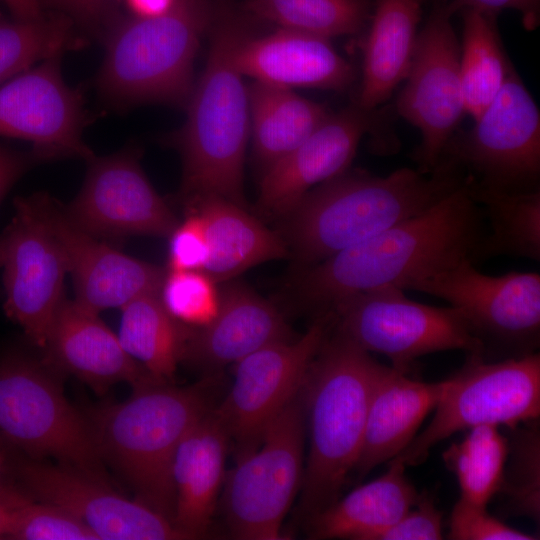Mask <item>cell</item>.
<instances>
[{"label":"cell","instance_id":"1","mask_svg":"<svg viewBox=\"0 0 540 540\" xmlns=\"http://www.w3.org/2000/svg\"><path fill=\"white\" fill-rule=\"evenodd\" d=\"M484 220L467 176L461 187L421 214L303 267L296 296L319 314L359 293L388 286L407 290L411 283L465 258L473 261L486 234Z\"/></svg>","mask_w":540,"mask_h":540},{"label":"cell","instance_id":"2","mask_svg":"<svg viewBox=\"0 0 540 540\" xmlns=\"http://www.w3.org/2000/svg\"><path fill=\"white\" fill-rule=\"evenodd\" d=\"M466 179L449 157L428 174L401 168L380 177L348 169L310 190L282 218L279 235L299 263L311 266L421 214Z\"/></svg>","mask_w":540,"mask_h":540},{"label":"cell","instance_id":"3","mask_svg":"<svg viewBox=\"0 0 540 540\" xmlns=\"http://www.w3.org/2000/svg\"><path fill=\"white\" fill-rule=\"evenodd\" d=\"M245 34L229 15L214 26L206 64L185 105L186 120L166 140L182 158L184 204L212 196L246 207L243 174L250 136L248 90L233 58Z\"/></svg>","mask_w":540,"mask_h":540},{"label":"cell","instance_id":"4","mask_svg":"<svg viewBox=\"0 0 540 540\" xmlns=\"http://www.w3.org/2000/svg\"><path fill=\"white\" fill-rule=\"evenodd\" d=\"M382 366L336 328L316 354L302 388L310 440L300 489L305 520L334 503L353 472Z\"/></svg>","mask_w":540,"mask_h":540},{"label":"cell","instance_id":"5","mask_svg":"<svg viewBox=\"0 0 540 540\" xmlns=\"http://www.w3.org/2000/svg\"><path fill=\"white\" fill-rule=\"evenodd\" d=\"M213 385V376L183 387L154 383L87 416L103 461L123 475L136 500L171 521L174 456L191 427L214 408Z\"/></svg>","mask_w":540,"mask_h":540},{"label":"cell","instance_id":"6","mask_svg":"<svg viewBox=\"0 0 540 540\" xmlns=\"http://www.w3.org/2000/svg\"><path fill=\"white\" fill-rule=\"evenodd\" d=\"M211 20L209 0H175L161 15L121 21L106 39L99 92L121 106H185L195 83L196 54Z\"/></svg>","mask_w":540,"mask_h":540},{"label":"cell","instance_id":"7","mask_svg":"<svg viewBox=\"0 0 540 540\" xmlns=\"http://www.w3.org/2000/svg\"><path fill=\"white\" fill-rule=\"evenodd\" d=\"M51 368L25 352L0 355V440L32 459L107 480L90 421L65 398Z\"/></svg>","mask_w":540,"mask_h":540},{"label":"cell","instance_id":"8","mask_svg":"<svg viewBox=\"0 0 540 540\" xmlns=\"http://www.w3.org/2000/svg\"><path fill=\"white\" fill-rule=\"evenodd\" d=\"M306 416L300 393L264 431L259 444L236 456L226 471L220 502L230 535L283 539L282 524L304 475Z\"/></svg>","mask_w":540,"mask_h":540},{"label":"cell","instance_id":"9","mask_svg":"<svg viewBox=\"0 0 540 540\" xmlns=\"http://www.w3.org/2000/svg\"><path fill=\"white\" fill-rule=\"evenodd\" d=\"M445 380L433 419L393 460L416 466L456 432L480 425L508 429L539 418V353L496 362L468 355L465 365Z\"/></svg>","mask_w":540,"mask_h":540},{"label":"cell","instance_id":"10","mask_svg":"<svg viewBox=\"0 0 540 540\" xmlns=\"http://www.w3.org/2000/svg\"><path fill=\"white\" fill-rule=\"evenodd\" d=\"M329 310L337 330L407 374L417 358L430 353L462 350L483 358L480 342L458 310L419 303L398 287L349 296Z\"/></svg>","mask_w":540,"mask_h":540},{"label":"cell","instance_id":"11","mask_svg":"<svg viewBox=\"0 0 540 540\" xmlns=\"http://www.w3.org/2000/svg\"><path fill=\"white\" fill-rule=\"evenodd\" d=\"M419 291L447 301L460 312L480 342L483 359L489 352L506 358L535 353L540 339V275L480 272L465 258L433 275L411 283Z\"/></svg>","mask_w":540,"mask_h":540},{"label":"cell","instance_id":"12","mask_svg":"<svg viewBox=\"0 0 540 540\" xmlns=\"http://www.w3.org/2000/svg\"><path fill=\"white\" fill-rule=\"evenodd\" d=\"M331 325L332 312L319 313L302 336L265 346L234 364L232 385L214 412L235 455L255 448L270 423L300 393Z\"/></svg>","mask_w":540,"mask_h":540},{"label":"cell","instance_id":"13","mask_svg":"<svg viewBox=\"0 0 540 540\" xmlns=\"http://www.w3.org/2000/svg\"><path fill=\"white\" fill-rule=\"evenodd\" d=\"M447 0H434L418 33L398 113L421 133L414 159L424 174L439 164L465 113L460 77V46Z\"/></svg>","mask_w":540,"mask_h":540},{"label":"cell","instance_id":"14","mask_svg":"<svg viewBox=\"0 0 540 540\" xmlns=\"http://www.w3.org/2000/svg\"><path fill=\"white\" fill-rule=\"evenodd\" d=\"M460 140L451 139L443 156L455 160L484 185L539 188L540 113L518 75L510 72L503 87Z\"/></svg>","mask_w":540,"mask_h":540},{"label":"cell","instance_id":"15","mask_svg":"<svg viewBox=\"0 0 540 540\" xmlns=\"http://www.w3.org/2000/svg\"><path fill=\"white\" fill-rule=\"evenodd\" d=\"M14 215L0 232L4 311L28 340L44 348L64 300L68 268L63 252L28 197H16Z\"/></svg>","mask_w":540,"mask_h":540},{"label":"cell","instance_id":"16","mask_svg":"<svg viewBox=\"0 0 540 540\" xmlns=\"http://www.w3.org/2000/svg\"><path fill=\"white\" fill-rule=\"evenodd\" d=\"M60 60H44L0 85V136L30 142L39 162H88L95 154L83 139L84 99L65 82Z\"/></svg>","mask_w":540,"mask_h":540},{"label":"cell","instance_id":"17","mask_svg":"<svg viewBox=\"0 0 540 540\" xmlns=\"http://www.w3.org/2000/svg\"><path fill=\"white\" fill-rule=\"evenodd\" d=\"M13 472L21 490L61 508L98 540L186 539L167 517L118 494L107 480L32 458L16 460Z\"/></svg>","mask_w":540,"mask_h":540},{"label":"cell","instance_id":"18","mask_svg":"<svg viewBox=\"0 0 540 540\" xmlns=\"http://www.w3.org/2000/svg\"><path fill=\"white\" fill-rule=\"evenodd\" d=\"M88 163L81 190L65 206L77 226L102 240L170 236L179 221L146 177L137 149L95 155Z\"/></svg>","mask_w":540,"mask_h":540},{"label":"cell","instance_id":"19","mask_svg":"<svg viewBox=\"0 0 540 540\" xmlns=\"http://www.w3.org/2000/svg\"><path fill=\"white\" fill-rule=\"evenodd\" d=\"M29 198L63 252L75 301L80 305L99 313L122 308L139 296L159 293L166 274L163 269L130 257L84 231L50 195L37 193Z\"/></svg>","mask_w":540,"mask_h":540},{"label":"cell","instance_id":"20","mask_svg":"<svg viewBox=\"0 0 540 540\" xmlns=\"http://www.w3.org/2000/svg\"><path fill=\"white\" fill-rule=\"evenodd\" d=\"M370 128V111L357 104L330 114L297 147L263 171L260 212L283 218L314 187L347 171Z\"/></svg>","mask_w":540,"mask_h":540},{"label":"cell","instance_id":"21","mask_svg":"<svg viewBox=\"0 0 540 540\" xmlns=\"http://www.w3.org/2000/svg\"><path fill=\"white\" fill-rule=\"evenodd\" d=\"M98 314L64 298L42 349V360L51 369L77 377L97 393L119 382L133 389L161 383L125 351Z\"/></svg>","mask_w":540,"mask_h":540},{"label":"cell","instance_id":"22","mask_svg":"<svg viewBox=\"0 0 540 540\" xmlns=\"http://www.w3.org/2000/svg\"><path fill=\"white\" fill-rule=\"evenodd\" d=\"M294 339L279 310L251 288L230 282L219 291L215 317L189 327L184 359L215 372L273 343Z\"/></svg>","mask_w":540,"mask_h":540},{"label":"cell","instance_id":"23","mask_svg":"<svg viewBox=\"0 0 540 540\" xmlns=\"http://www.w3.org/2000/svg\"><path fill=\"white\" fill-rule=\"evenodd\" d=\"M233 58L243 76L289 89L341 91L355 79L353 66L329 39L290 29L280 28L260 37L245 34Z\"/></svg>","mask_w":540,"mask_h":540},{"label":"cell","instance_id":"24","mask_svg":"<svg viewBox=\"0 0 540 540\" xmlns=\"http://www.w3.org/2000/svg\"><path fill=\"white\" fill-rule=\"evenodd\" d=\"M229 445V436L212 408L191 427L176 450L172 522L186 539L205 536L210 529L226 475Z\"/></svg>","mask_w":540,"mask_h":540},{"label":"cell","instance_id":"25","mask_svg":"<svg viewBox=\"0 0 540 540\" xmlns=\"http://www.w3.org/2000/svg\"><path fill=\"white\" fill-rule=\"evenodd\" d=\"M382 366L367 412L363 442L353 472L357 479L396 457L417 435L441 399L446 380L422 382Z\"/></svg>","mask_w":540,"mask_h":540},{"label":"cell","instance_id":"26","mask_svg":"<svg viewBox=\"0 0 540 540\" xmlns=\"http://www.w3.org/2000/svg\"><path fill=\"white\" fill-rule=\"evenodd\" d=\"M405 468L398 461H388L383 475L340 496L307 519L310 538L377 540L420 496L407 479Z\"/></svg>","mask_w":540,"mask_h":540},{"label":"cell","instance_id":"27","mask_svg":"<svg viewBox=\"0 0 540 540\" xmlns=\"http://www.w3.org/2000/svg\"><path fill=\"white\" fill-rule=\"evenodd\" d=\"M184 205L203 221L209 255L202 272L216 283L227 282L257 264L290 254L282 237L243 206L212 196Z\"/></svg>","mask_w":540,"mask_h":540},{"label":"cell","instance_id":"28","mask_svg":"<svg viewBox=\"0 0 540 540\" xmlns=\"http://www.w3.org/2000/svg\"><path fill=\"white\" fill-rule=\"evenodd\" d=\"M421 14L422 0H375L363 52L360 108H376L405 80Z\"/></svg>","mask_w":540,"mask_h":540},{"label":"cell","instance_id":"29","mask_svg":"<svg viewBox=\"0 0 540 540\" xmlns=\"http://www.w3.org/2000/svg\"><path fill=\"white\" fill-rule=\"evenodd\" d=\"M247 90L253 153L263 171L297 147L330 115L325 106L293 89L253 81Z\"/></svg>","mask_w":540,"mask_h":540},{"label":"cell","instance_id":"30","mask_svg":"<svg viewBox=\"0 0 540 540\" xmlns=\"http://www.w3.org/2000/svg\"><path fill=\"white\" fill-rule=\"evenodd\" d=\"M468 188L491 230L478 245L473 262L499 255L540 261V190L488 186L468 174Z\"/></svg>","mask_w":540,"mask_h":540},{"label":"cell","instance_id":"31","mask_svg":"<svg viewBox=\"0 0 540 540\" xmlns=\"http://www.w3.org/2000/svg\"><path fill=\"white\" fill-rule=\"evenodd\" d=\"M120 309L117 336L125 351L157 381L172 383L184 359L189 326L167 312L159 293L139 296Z\"/></svg>","mask_w":540,"mask_h":540},{"label":"cell","instance_id":"32","mask_svg":"<svg viewBox=\"0 0 540 540\" xmlns=\"http://www.w3.org/2000/svg\"><path fill=\"white\" fill-rule=\"evenodd\" d=\"M460 77L465 112L476 119L503 87L512 71L503 51L495 16L464 10Z\"/></svg>","mask_w":540,"mask_h":540},{"label":"cell","instance_id":"33","mask_svg":"<svg viewBox=\"0 0 540 540\" xmlns=\"http://www.w3.org/2000/svg\"><path fill=\"white\" fill-rule=\"evenodd\" d=\"M507 455L508 438L500 427L480 425L452 443L443 460L458 480L460 498L487 507L500 489Z\"/></svg>","mask_w":540,"mask_h":540},{"label":"cell","instance_id":"34","mask_svg":"<svg viewBox=\"0 0 540 540\" xmlns=\"http://www.w3.org/2000/svg\"><path fill=\"white\" fill-rule=\"evenodd\" d=\"M85 44L66 19L8 20L0 15V85L44 60Z\"/></svg>","mask_w":540,"mask_h":540},{"label":"cell","instance_id":"35","mask_svg":"<svg viewBox=\"0 0 540 540\" xmlns=\"http://www.w3.org/2000/svg\"><path fill=\"white\" fill-rule=\"evenodd\" d=\"M246 8L280 28L326 39L358 32L370 10L368 0H249Z\"/></svg>","mask_w":540,"mask_h":540},{"label":"cell","instance_id":"36","mask_svg":"<svg viewBox=\"0 0 540 540\" xmlns=\"http://www.w3.org/2000/svg\"><path fill=\"white\" fill-rule=\"evenodd\" d=\"M510 431L508 455L498 494L505 514L540 519V433L538 419ZM497 494V495H498Z\"/></svg>","mask_w":540,"mask_h":540},{"label":"cell","instance_id":"37","mask_svg":"<svg viewBox=\"0 0 540 540\" xmlns=\"http://www.w3.org/2000/svg\"><path fill=\"white\" fill-rule=\"evenodd\" d=\"M0 506L6 518L5 537L18 540H98L61 508L35 499L17 485L0 480Z\"/></svg>","mask_w":540,"mask_h":540},{"label":"cell","instance_id":"38","mask_svg":"<svg viewBox=\"0 0 540 540\" xmlns=\"http://www.w3.org/2000/svg\"><path fill=\"white\" fill-rule=\"evenodd\" d=\"M202 271H167L159 291L167 312L189 327H202L215 317L219 290Z\"/></svg>","mask_w":540,"mask_h":540},{"label":"cell","instance_id":"39","mask_svg":"<svg viewBox=\"0 0 540 540\" xmlns=\"http://www.w3.org/2000/svg\"><path fill=\"white\" fill-rule=\"evenodd\" d=\"M449 539L453 540H534L535 535L508 526L479 506L459 499L449 522Z\"/></svg>","mask_w":540,"mask_h":540},{"label":"cell","instance_id":"40","mask_svg":"<svg viewBox=\"0 0 540 540\" xmlns=\"http://www.w3.org/2000/svg\"><path fill=\"white\" fill-rule=\"evenodd\" d=\"M183 222L169 236L168 271H203L208 260V244L198 213L186 210Z\"/></svg>","mask_w":540,"mask_h":540},{"label":"cell","instance_id":"41","mask_svg":"<svg viewBox=\"0 0 540 540\" xmlns=\"http://www.w3.org/2000/svg\"><path fill=\"white\" fill-rule=\"evenodd\" d=\"M442 529V512L429 494L421 493L416 504L377 540H439Z\"/></svg>","mask_w":540,"mask_h":540},{"label":"cell","instance_id":"42","mask_svg":"<svg viewBox=\"0 0 540 540\" xmlns=\"http://www.w3.org/2000/svg\"><path fill=\"white\" fill-rule=\"evenodd\" d=\"M446 6L451 16L474 10L496 17L498 12L511 9L519 13L527 30L536 29L540 22V0H451Z\"/></svg>","mask_w":540,"mask_h":540},{"label":"cell","instance_id":"43","mask_svg":"<svg viewBox=\"0 0 540 540\" xmlns=\"http://www.w3.org/2000/svg\"><path fill=\"white\" fill-rule=\"evenodd\" d=\"M36 163L32 151L23 152L0 145V203L11 187Z\"/></svg>","mask_w":540,"mask_h":540},{"label":"cell","instance_id":"44","mask_svg":"<svg viewBox=\"0 0 540 540\" xmlns=\"http://www.w3.org/2000/svg\"><path fill=\"white\" fill-rule=\"evenodd\" d=\"M175 0H126L134 16L154 17L167 12Z\"/></svg>","mask_w":540,"mask_h":540},{"label":"cell","instance_id":"45","mask_svg":"<svg viewBox=\"0 0 540 540\" xmlns=\"http://www.w3.org/2000/svg\"><path fill=\"white\" fill-rule=\"evenodd\" d=\"M86 22L95 21L101 14L105 0H57Z\"/></svg>","mask_w":540,"mask_h":540},{"label":"cell","instance_id":"46","mask_svg":"<svg viewBox=\"0 0 540 540\" xmlns=\"http://www.w3.org/2000/svg\"><path fill=\"white\" fill-rule=\"evenodd\" d=\"M15 19L37 20L43 17L40 0H4Z\"/></svg>","mask_w":540,"mask_h":540},{"label":"cell","instance_id":"47","mask_svg":"<svg viewBox=\"0 0 540 540\" xmlns=\"http://www.w3.org/2000/svg\"><path fill=\"white\" fill-rule=\"evenodd\" d=\"M6 518L3 509L0 506V538L5 537Z\"/></svg>","mask_w":540,"mask_h":540},{"label":"cell","instance_id":"48","mask_svg":"<svg viewBox=\"0 0 540 540\" xmlns=\"http://www.w3.org/2000/svg\"><path fill=\"white\" fill-rule=\"evenodd\" d=\"M6 464H7L6 455L0 448V475L4 471Z\"/></svg>","mask_w":540,"mask_h":540}]
</instances>
